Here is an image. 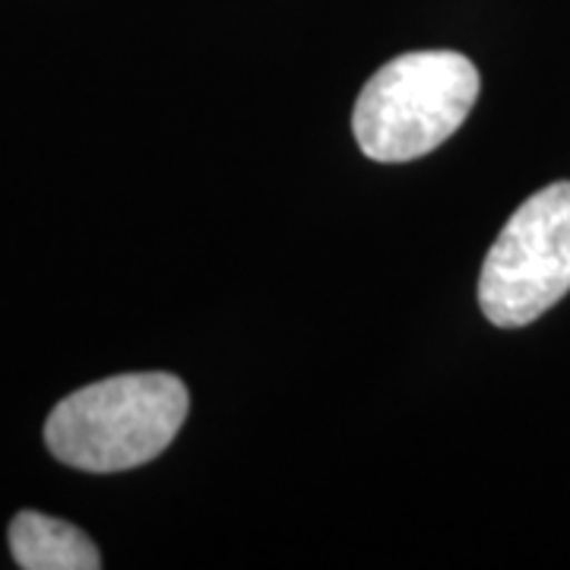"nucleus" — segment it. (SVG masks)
I'll use <instances>...</instances> for the list:
<instances>
[{
  "mask_svg": "<svg viewBox=\"0 0 570 570\" xmlns=\"http://www.w3.org/2000/svg\"><path fill=\"white\" fill-rule=\"evenodd\" d=\"M187 406V387L175 374H118L61 400L45 422V444L82 472L137 469L175 441Z\"/></svg>",
  "mask_w": 570,
  "mask_h": 570,
  "instance_id": "f257e3e1",
  "label": "nucleus"
},
{
  "mask_svg": "<svg viewBox=\"0 0 570 570\" xmlns=\"http://www.w3.org/2000/svg\"><path fill=\"white\" fill-rule=\"evenodd\" d=\"M479 99V70L456 51H409L365 82L352 134L367 159L409 163L434 153Z\"/></svg>",
  "mask_w": 570,
  "mask_h": 570,
  "instance_id": "f03ea898",
  "label": "nucleus"
},
{
  "mask_svg": "<svg viewBox=\"0 0 570 570\" xmlns=\"http://www.w3.org/2000/svg\"><path fill=\"white\" fill-rule=\"evenodd\" d=\"M570 292V181L520 206L479 276V307L494 326H527Z\"/></svg>",
  "mask_w": 570,
  "mask_h": 570,
  "instance_id": "7ed1b4c3",
  "label": "nucleus"
},
{
  "mask_svg": "<svg viewBox=\"0 0 570 570\" xmlns=\"http://www.w3.org/2000/svg\"><path fill=\"white\" fill-rule=\"evenodd\" d=\"M10 551L22 570H99L102 554L73 523L22 510L10 523Z\"/></svg>",
  "mask_w": 570,
  "mask_h": 570,
  "instance_id": "20e7f679",
  "label": "nucleus"
}]
</instances>
